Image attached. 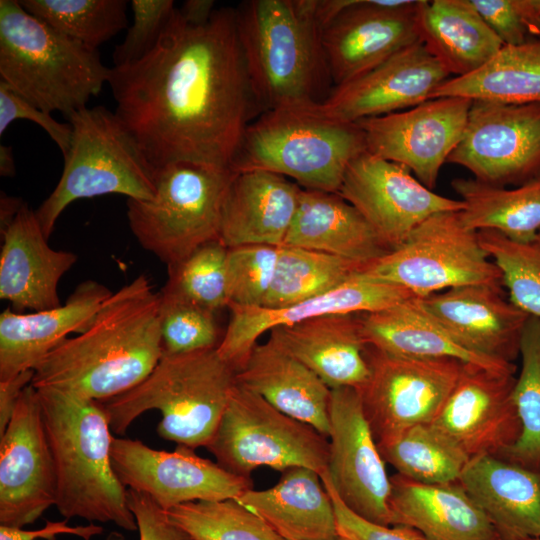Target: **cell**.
I'll return each instance as SVG.
<instances>
[{"instance_id":"obj_1","label":"cell","mask_w":540,"mask_h":540,"mask_svg":"<svg viewBox=\"0 0 540 540\" xmlns=\"http://www.w3.org/2000/svg\"><path fill=\"white\" fill-rule=\"evenodd\" d=\"M115 113L156 169L188 162L232 168L256 107L235 9L204 25L172 12L156 45L135 63L111 67Z\"/></svg>"},{"instance_id":"obj_2","label":"cell","mask_w":540,"mask_h":540,"mask_svg":"<svg viewBox=\"0 0 540 540\" xmlns=\"http://www.w3.org/2000/svg\"><path fill=\"white\" fill-rule=\"evenodd\" d=\"M159 308V293L137 276L112 292L84 332L42 359L31 384L99 402L129 391L163 355Z\"/></svg>"},{"instance_id":"obj_3","label":"cell","mask_w":540,"mask_h":540,"mask_svg":"<svg viewBox=\"0 0 540 540\" xmlns=\"http://www.w3.org/2000/svg\"><path fill=\"white\" fill-rule=\"evenodd\" d=\"M318 0H248L235 8L252 96L263 111L302 108L331 92Z\"/></svg>"},{"instance_id":"obj_4","label":"cell","mask_w":540,"mask_h":540,"mask_svg":"<svg viewBox=\"0 0 540 540\" xmlns=\"http://www.w3.org/2000/svg\"><path fill=\"white\" fill-rule=\"evenodd\" d=\"M37 391L55 465L60 515L138 530L127 488L112 465L114 437L102 404L53 388Z\"/></svg>"},{"instance_id":"obj_5","label":"cell","mask_w":540,"mask_h":540,"mask_svg":"<svg viewBox=\"0 0 540 540\" xmlns=\"http://www.w3.org/2000/svg\"><path fill=\"white\" fill-rule=\"evenodd\" d=\"M109 72L98 49L55 30L19 0H0L1 81L35 107L68 119L101 92Z\"/></svg>"},{"instance_id":"obj_6","label":"cell","mask_w":540,"mask_h":540,"mask_svg":"<svg viewBox=\"0 0 540 540\" xmlns=\"http://www.w3.org/2000/svg\"><path fill=\"white\" fill-rule=\"evenodd\" d=\"M236 373L217 348L163 354L140 384L100 403L118 435L155 409L161 413L156 431L162 439L194 450L207 448L237 383Z\"/></svg>"},{"instance_id":"obj_7","label":"cell","mask_w":540,"mask_h":540,"mask_svg":"<svg viewBox=\"0 0 540 540\" xmlns=\"http://www.w3.org/2000/svg\"><path fill=\"white\" fill-rule=\"evenodd\" d=\"M365 151V136L356 123L304 108H277L248 124L232 169L268 171L303 189L338 193L348 166Z\"/></svg>"},{"instance_id":"obj_8","label":"cell","mask_w":540,"mask_h":540,"mask_svg":"<svg viewBox=\"0 0 540 540\" xmlns=\"http://www.w3.org/2000/svg\"><path fill=\"white\" fill-rule=\"evenodd\" d=\"M72 138L62 175L35 211L48 239L64 209L82 198L115 193L152 200L157 169L115 112L104 106L84 107L69 118Z\"/></svg>"},{"instance_id":"obj_9","label":"cell","mask_w":540,"mask_h":540,"mask_svg":"<svg viewBox=\"0 0 540 540\" xmlns=\"http://www.w3.org/2000/svg\"><path fill=\"white\" fill-rule=\"evenodd\" d=\"M235 174L232 168L188 162L157 168L154 198L127 199L133 235L168 271L174 269L201 245L219 240L223 204Z\"/></svg>"},{"instance_id":"obj_10","label":"cell","mask_w":540,"mask_h":540,"mask_svg":"<svg viewBox=\"0 0 540 540\" xmlns=\"http://www.w3.org/2000/svg\"><path fill=\"white\" fill-rule=\"evenodd\" d=\"M207 449L220 466L247 479L263 466L306 467L320 475L329 458L327 436L238 383Z\"/></svg>"},{"instance_id":"obj_11","label":"cell","mask_w":540,"mask_h":540,"mask_svg":"<svg viewBox=\"0 0 540 540\" xmlns=\"http://www.w3.org/2000/svg\"><path fill=\"white\" fill-rule=\"evenodd\" d=\"M362 273L401 286L417 298L464 285H503L499 269L478 233L463 224L460 211L432 215Z\"/></svg>"},{"instance_id":"obj_12","label":"cell","mask_w":540,"mask_h":540,"mask_svg":"<svg viewBox=\"0 0 540 540\" xmlns=\"http://www.w3.org/2000/svg\"><path fill=\"white\" fill-rule=\"evenodd\" d=\"M369 377L358 390L376 442L432 423L465 363L452 358H414L366 346Z\"/></svg>"},{"instance_id":"obj_13","label":"cell","mask_w":540,"mask_h":540,"mask_svg":"<svg viewBox=\"0 0 540 540\" xmlns=\"http://www.w3.org/2000/svg\"><path fill=\"white\" fill-rule=\"evenodd\" d=\"M447 162L501 187L540 177V102L473 101L462 139Z\"/></svg>"},{"instance_id":"obj_14","label":"cell","mask_w":540,"mask_h":540,"mask_svg":"<svg viewBox=\"0 0 540 540\" xmlns=\"http://www.w3.org/2000/svg\"><path fill=\"white\" fill-rule=\"evenodd\" d=\"M327 473L343 503L358 516L391 526V481L357 389H331Z\"/></svg>"},{"instance_id":"obj_15","label":"cell","mask_w":540,"mask_h":540,"mask_svg":"<svg viewBox=\"0 0 540 540\" xmlns=\"http://www.w3.org/2000/svg\"><path fill=\"white\" fill-rule=\"evenodd\" d=\"M111 458L121 483L148 495L164 511L192 501L236 499L253 485L251 479L235 475L182 445L168 452L139 440L113 438Z\"/></svg>"},{"instance_id":"obj_16","label":"cell","mask_w":540,"mask_h":540,"mask_svg":"<svg viewBox=\"0 0 540 540\" xmlns=\"http://www.w3.org/2000/svg\"><path fill=\"white\" fill-rule=\"evenodd\" d=\"M338 194L360 212L389 251L432 215L464 209L460 199L433 192L406 166L368 151L350 163Z\"/></svg>"},{"instance_id":"obj_17","label":"cell","mask_w":540,"mask_h":540,"mask_svg":"<svg viewBox=\"0 0 540 540\" xmlns=\"http://www.w3.org/2000/svg\"><path fill=\"white\" fill-rule=\"evenodd\" d=\"M472 102L462 97L431 98L356 124L369 153L406 166L433 190L441 167L462 139Z\"/></svg>"},{"instance_id":"obj_18","label":"cell","mask_w":540,"mask_h":540,"mask_svg":"<svg viewBox=\"0 0 540 540\" xmlns=\"http://www.w3.org/2000/svg\"><path fill=\"white\" fill-rule=\"evenodd\" d=\"M57 478L37 389L21 393L0 436V525L23 528L56 504Z\"/></svg>"},{"instance_id":"obj_19","label":"cell","mask_w":540,"mask_h":540,"mask_svg":"<svg viewBox=\"0 0 540 540\" xmlns=\"http://www.w3.org/2000/svg\"><path fill=\"white\" fill-rule=\"evenodd\" d=\"M421 4L414 0H346L322 36L334 87L420 41Z\"/></svg>"},{"instance_id":"obj_20","label":"cell","mask_w":540,"mask_h":540,"mask_svg":"<svg viewBox=\"0 0 540 540\" xmlns=\"http://www.w3.org/2000/svg\"><path fill=\"white\" fill-rule=\"evenodd\" d=\"M515 372L465 363L432 424L472 458L501 456L521 434Z\"/></svg>"},{"instance_id":"obj_21","label":"cell","mask_w":540,"mask_h":540,"mask_svg":"<svg viewBox=\"0 0 540 540\" xmlns=\"http://www.w3.org/2000/svg\"><path fill=\"white\" fill-rule=\"evenodd\" d=\"M449 78L440 62L418 41L366 73L335 86L321 102L302 108L330 120L356 123L419 105Z\"/></svg>"},{"instance_id":"obj_22","label":"cell","mask_w":540,"mask_h":540,"mask_svg":"<svg viewBox=\"0 0 540 540\" xmlns=\"http://www.w3.org/2000/svg\"><path fill=\"white\" fill-rule=\"evenodd\" d=\"M414 297L407 289L370 278L361 270L337 288L290 306L229 307L232 316L217 351L237 372L245 364L258 338L275 327L324 315L375 312Z\"/></svg>"},{"instance_id":"obj_23","label":"cell","mask_w":540,"mask_h":540,"mask_svg":"<svg viewBox=\"0 0 540 540\" xmlns=\"http://www.w3.org/2000/svg\"><path fill=\"white\" fill-rule=\"evenodd\" d=\"M0 228V298L20 313L60 306L58 284L76 263L77 255L48 245L35 211L25 202Z\"/></svg>"},{"instance_id":"obj_24","label":"cell","mask_w":540,"mask_h":540,"mask_svg":"<svg viewBox=\"0 0 540 540\" xmlns=\"http://www.w3.org/2000/svg\"><path fill=\"white\" fill-rule=\"evenodd\" d=\"M502 286L472 284L424 298L422 307L469 349L513 362L529 315L502 294Z\"/></svg>"},{"instance_id":"obj_25","label":"cell","mask_w":540,"mask_h":540,"mask_svg":"<svg viewBox=\"0 0 540 540\" xmlns=\"http://www.w3.org/2000/svg\"><path fill=\"white\" fill-rule=\"evenodd\" d=\"M112 291L94 280L80 283L64 304L48 310L0 314V381L34 371L42 359L93 322Z\"/></svg>"},{"instance_id":"obj_26","label":"cell","mask_w":540,"mask_h":540,"mask_svg":"<svg viewBox=\"0 0 540 540\" xmlns=\"http://www.w3.org/2000/svg\"><path fill=\"white\" fill-rule=\"evenodd\" d=\"M302 188L263 170L236 171L223 204L219 240L227 247H280L293 222Z\"/></svg>"},{"instance_id":"obj_27","label":"cell","mask_w":540,"mask_h":540,"mask_svg":"<svg viewBox=\"0 0 540 540\" xmlns=\"http://www.w3.org/2000/svg\"><path fill=\"white\" fill-rule=\"evenodd\" d=\"M269 332L270 339L330 389H359L369 377L360 314L324 315Z\"/></svg>"},{"instance_id":"obj_28","label":"cell","mask_w":540,"mask_h":540,"mask_svg":"<svg viewBox=\"0 0 540 540\" xmlns=\"http://www.w3.org/2000/svg\"><path fill=\"white\" fill-rule=\"evenodd\" d=\"M499 540L540 538V472L503 458H472L460 479Z\"/></svg>"},{"instance_id":"obj_29","label":"cell","mask_w":540,"mask_h":540,"mask_svg":"<svg viewBox=\"0 0 540 540\" xmlns=\"http://www.w3.org/2000/svg\"><path fill=\"white\" fill-rule=\"evenodd\" d=\"M391 525L418 530L425 540H499L488 517L459 481L424 484L390 477Z\"/></svg>"},{"instance_id":"obj_30","label":"cell","mask_w":540,"mask_h":540,"mask_svg":"<svg viewBox=\"0 0 540 540\" xmlns=\"http://www.w3.org/2000/svg\"><path fill=\"white\" fill-rule=\"evenodd\" d=\"M366 346L388 354L414 358H452L497 371L516 372L513 362L477 353L431 316L417 297L394 306L360 314Z\"/></svg>"},{"instance_id":"obj_31","label":"cell","mask_w":540,"mask_h":540,"mask_svg":"<svg viewBox=\"0 0 540 540\" xmlns=\"http://www.w3.org/2000/svg\"><path fill=\"white\" fill-rule=\"evenodd\" d=\"M236 380L279 411L328 437L331 389L272 339L255 345Z\"/></svg>"},{"instance_id":"obj_32","label":"cell","mask_w":540,"mask_h":540,"mask_svg":"<svg viewBox=\"0 0 540 540\" xmlns=\"http://www.w3.org/2000/svg\"><path fill=\"white\" fill-rule=\"evenodd\" d=\"M283 245L335 255L363 266L389 252L360 212L338 193L303 188Z\"/></svg>"},{"instance_id":"obj_33","label":"cell","mask_w":540,"mask_h":540,"mask_svg":"<svg viewBox=\"0 0 540 540\" xmlns=\"http://www.w3.org/2000/svg\"><path fill=\"white\" fill-rule=\"evenodd\" d=\"M281 473L272 487L250 488L236 500L286 540H337L333 502L319 473L306 467Z\"/></svg>"},{"instance_id":"obj_34","label":"cell","mask_w":540,"mask_h":540,"mask_svg":"<svg viewBox=\"0 0 540 540\" xmlns=\"http://www.w3.org/2000/svg\"><path fill=\"white\" fill-rule=\"evenodd\" d=\"M419 38L451 77L475 72L504 46L469 0L422 1Z\"/></svg>"},{"instance_id":"obj_35","label":"cell","mask_w":540,"mask_h":540,"mask_svg":"<svg viewBox=\"0 0 540 540\" xmlns=\"http://www.w3.org/2000/svg\"><path fill=\"white\" fill-rule=\"evenodd\" d=\"M448 96L501 104L539 103L540 39L504 45L475 72L444 81L430 99Z\"/></svg>"},{"instance_id":"obj_36","label":"cell","mask_w":540,"mask_h":540,"mask_svg":"<svg viewBox=\"0 0 540 540\" xmlns=\"http://www.w3.org/2000/svg\"><path fill=\"white\" fill-rule=\"evenodd\" d=\"M451 185L464 204L460 216L468 229L494 230L519 242L540 233V177L513 188L474 178H456Z\"/></svg>"},{"instance_id":"obj_37","label":"cell","mask_w":540,"mask_h":540,"mask_svg":"<svg viewBox=\"0 0 540 540\" xmlns=\"http://www.w3.org/2000/svg\"><path fill=\"white\" fill-rule=\"evenodd\" d=\"M397 474L424 484L459 481L469 457L432 423L420 424L377 442Z\"/></svg>"},{"instance_id":"obj_38","label":"cell","mask_w":540,"mask_h":540,"mask_svg":"<svg viewBox=\"0 0 540 540\" xmlns=\"http://www.w3.org/2000/svg\"><path fill=\"white\" fill-rule=\"evenodd\" d=\"M363 265L323 252L280 246L276 270L263 307L282 308L342 285Z\"/></svg>"},{"instance_id":"obj_39","label":"cell","mask_w":540,"mask_h":540,"mask_svg":"<svg viewBox=\"0 0 540 540\" xmlns=\"http://www.w3.org/2000/svg\"><path fill=\"white\" fill-rule=\"evenodd\" d=\"M55 30L98 49L127 26L126 0H19Z\"/></svg>"},{"instance_id":"obj_40","label":"cell","mask_w":540,"mask_h":540,"mask_svg":"<svg viewBox=\"0 0 540 540\" xmlns=\"http://www.w3.org/2000/svg\"><path fill=\"white\" fill-rule=\"evenodd\" d=\"M519 357L521 368L514 386V402L521 434L499 457L540 472V319L529 317Z\"/></svg>"},{"instance_id":"obj_41","label":"cell","mask_w":540,"mask_h":540,"mask_svg":"<svg viewBox=\"0 0 540 540\" xmlns=\"http://www.w3.org/2000/svg\"><path fill=\"white\" fill-rule=\"evenodd\" d=\"M165 513L195 540H286L236 499L192 501Z\"/></svg>"},{"instance_id":"obj_42","label":"cell","mask_w":540,"mask_h":540,"mask_svg":"<svg viewBox=\"0 0 540 540\" xmlns=\"http://www.w3.org/2000/svg\"><path fill=\"white\" fill-rule=\"evenodd\" d=\"M479 241L501 273L509 300L540 319V233L531 241H514L494 230L478 231Z\"/></svg>"},{"instance_id":"obj_43","label":"cell","mask_w":540,"mask_h":540,"mask_svg":"<svg viewBox=\"0 0 540 540\" xmlns=\"http://www.w3.org/2000/svg\"><path fill=\"white\" fill-rule=\"evenodd\" d=\"M227 252L220 240L201 245L168 271L165 288L214 312L228 307Z\"/></svg>"},{"instance_id":"obj_44","label":"cell","mask_w":540,"mask_h":540,"mask_svg":"<svg viewBox=\"0 0 540 540\" xmlns=\"http://www.w3.org/2000/svg\"><path fill=\"white\" fill-rule=\"evenodd\" d=\"M159 295L163 354H185L218 347L220 341L214 311L165 287Z\"/></svg>"},{"instance_id":"obj_45","label":"cell","mask_w":540,"mask_h":540,"mask_svg":"<svg viewBox=\"0 0 540 540\" xmlns=\"http://www.w3.org/2000/svg\"><path fill=\"white\" fill-rule=\"evenodd\" d=\"M279 247L246 245L228 249V307L262 306L271 287Z\"/></svg>"},{"instance_id":"obj_46","label":"cell","mask_w":540,"mask_h":540,"mask_svg":"<svg viewBox=\"0 0 540 540\" xmlns=\"http://www.w3.org/2000/svg\"><path fill=\"white\" fill-rule=\"evenodd\" d=\"M133 24L113 51L114 67L137 62L156 45L172 12L173 0H132Z\"/></svg>"},{"instance_id":"obj_47","label":"cell","mask_w":540,"mask_h":540,"mask_svg":"<svg viewBox=\"0 0 540 540\" xmlns=\"http://www.w3.org/2000/svg\"><path fill=\"white\" fill-rule=\"evenodd\" d=\"M323 485L329 492L339 536L350 540H425L416 529L405 525L383 526L372 523L355 514L336 493L327 470L320 474Z\"/></svg>"},{"instance_id":"obj_48","label":"cell","mask_w":540,"mask_h":540,"mask_svg":"<svg viewBox=\"0 0 540 540\" xmlns=\"http://www.w3.org/2000/svg\"><path fill=\"white\" fill-rule=\"evenodd\" d=\"M16 119H27L37 123L56 143L63 156L68 152L72 138L71 124L58 122L51 113L35 107L0 81V135H3L11 122Z\"/></svg>"},{"instance_id":"obj_49","label":"cell","mask_w":540,"mask_h":540,"mask_svg":"<svg viewBox=\"0 0 540 540\" xmlns=\"http://www.w3.org/2000/svg\"><path fill=\"white\" fill-rule=\"evenodd\" d=\"M127 502L137 522L139 540H195L172 523L148 495L127 489Z\"/></svg>"},{"instance_id":"obj_50","label":"cell","mask_w":540,"mask_h":540,"mask_svg":"<svg viewBox=\"0 0 540 540\" xmlns=\"http://www.w3.org/2000/svg\"><path fill=\"white\" fill-rule=\"evenodd\" d=\"M504 45L528 41L529 31L516 0H469Z\"/></svg>"},{"instance_id":"obj_51","label":"cell","mask_w":540,"mask_h":540,"mask_svg":"<svg viewBox=\"0 0 540 540\" xmlns=\"http://www.w3.org/2000/svg\"><path fill=\"white\" fill-rule=\"evenodd\" d=\"M68 521V519L61 521L46 520L45 525L37 530H25L0 525V540H57L58 535H73L82 540H90L94 536L103 533V528L95 523L70 526Z\"/></svg>"},{"instance_id":"obj_52","label":"cell","mask_w":540,"mask_h":540,"mask_svg":"<svg viewBox=\"0 0 540 540\" xmlns=\"http://www.w3.org/2000/svg\"><path fill=\"white\" fill-rule=\"evenodd\" d=\"M34 371L21 373L9 380L0 381V436L4 433L24 388L33 379Z\"/></svg>"},{"instance_id":"obj_53","label":"cell","mask_w":540,"mask_h":540,"mask_svg":"<svg viewBox=\"0 0 540 540\" xmlns=\"http://www.w3.org/2000/svg\"><path fill=\"white\" fill-rule=\"evenodd\" d=\"M182 18L191 25H204L212 17L215 8L213 0H187L178 9Z\"/></svg>"},{"instance_id":"obj_54","label":"cell","mask_w":540,"mask_h":540,"mask_svg":"<svg viewBox=\"0 0 540 540\" xmlns=\"http://www.w3.org/2000/svg\"><path fill=\"white\" fill-rule=\"evenodd\" d=\"M529 34L540 39V0H516Z\"/></svg>"},{"instance_id":"obj_55","label":"cell","mask_w":540,"mask_h":540,"mask_svg":"<svg viewBox=\"0 0 540 540\" xmlns=\"http://www.w3.org/2000/svg\"><path fill=\"white\" fill-rule=\"evenodd\" d=\"M23 203V200L20 198L2 193L0 198V227L8 224L14 218Z\"/></svg>"},{"instance_id":"obj_56","label":"cell","mask_w":540,"mask_h":540,"mask_svg":"<svg viewBox=\"0 0 540 540\" xmlns=\"http://www.w3.org/2000/svg\"><path fill=\"white\" fill-rule=\"evenodd\" d=\"M15 174V162L11 146H0V175L12 177Z\"/></svg>"},{"instance_id":"obj_57","label":"cell","mask_w":540,"mask_h":540,"mask_svg":"<svg viewBox=\"0 0 540 540\" xmlns=\"http://www.w3.org/2000/svg\"><path fill=\"white\" fill-rule=\"evenodd\" d=\"M104 540H125L124 535L119 531H111Z\"/></svg>"},{"instance_id":"obj_58","label":"cell","mask_w":540,"mask_h":540,"mask_svg":"<svg viewBox=\"0 0 540 540\" xmlns=\"http://www.w3.org/2000/svg\"><path fill=\"white\" fill-rule=\"evenodd\" d=\"M337 540H350L348 538H345V537H342V536H339V538Z\"/></svg>"},{"instance_id":"obj_59","label":"cell","mask_w":540,"mask_h":540,"mask_svg":"<svg viewBox=\"0 0 540 540\" xmlns=\"http://www.w3.org/2000/svg\"><path fill=\"white\" fill-rule=\"evenodd\" d=\"M527 540H540V538H530V539H527Z\"/></svg>"}]
</instances>
